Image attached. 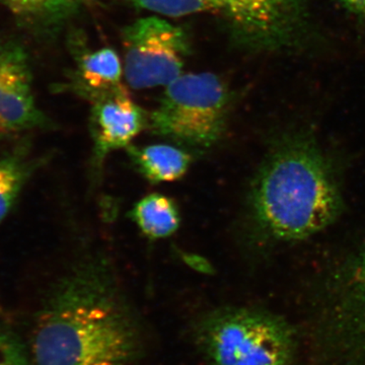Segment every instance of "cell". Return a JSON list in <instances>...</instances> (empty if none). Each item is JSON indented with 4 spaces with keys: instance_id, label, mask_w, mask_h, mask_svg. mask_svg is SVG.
Instances as JSON below:
<instances>
[{
    "instance_id": "obj_1",
    "label": "cell",
    "mask_w": 365,
    "mask_h": 365,
    "mask_svg": "<svg viewBox=\"0 0 365 365\" xmlns=\"http://www.w3.org/2000/svg\"><path fill=\"white\" fill-rule=\"evenodd\" d=\"M26 342L31 365H132L145 349L143 327L102 255L50 285Z\"/></svg>"
},
{
    "instance_id": "obj_2",
    "label": "cell",
    "mask_w": 365,
    "mask_h": 365,
    "mask_svg": "<svg viewBox=\"0 0 365 365\" xmlns=\"http://www.w3.org/2000/svg\"><path fill=\"white\" fill-rule=\"evenodd\" d=\"M342 195L316 144L294 137L278 144L257 173L249 196L252 222L276 242H300L338 220Z\"/></svg>"
},
{
    "instance_id": "obj_3",
    "label": "cell",
    "mask_w": 365,
    "mask_h": 365,
    "mask_svg": "<svg viewBox=\"0 0 365 365\" xmlns=\"http://www.w3.org/2000/svg\"><path fill=\"white\" fill-rule=\"evenodd\" d=\"M195 340L207 365H292L294 333L287 322L259 309L227 307L197 324Z\"/></svg>"
},
{
    "instance_id": "obj_4",
    "label": "cell",
    "mask_w": 365,
    "mask_h": 365,
    "mask_svg": "<svg viewBox=\"0 0 365 365\" xmlns=\"http://www.w3.org/2000/svg\"><path fill=\"white\" fill-rule=\"evenodd\" d=\"M230 96L211 72L182 74L165 86L157 109L148 116L153 133L195 148L220 143L227 129Z\"/></svg>"
},
{
    "instance_id": "obj_5",
    "label": "cell",
    "mask_w": 365,
    "mask_h": 365,
    "mask_svg": "<svg viewBox=\"0 0 365 365\" xmlns=\"http://www.w3.org/2000/svg\"><path fill=\"white\" fill-rule=\"evenodd\" d=\"M123 47L124 76L132 88L167 86L182 76L186 35L168 21L153 16L126 26Z\"/></svg>"
},
{
    "instance_id": "obj_6",
    "label": "cell",
    "mask_w": 365,
    "mask_h": 365,
    "mask_svg": "<svg viewBox=\"0 0 365 365\" xmlns=\"http://www.w3.org/2000/svg\"><path fill=\"white\" fill-rule=\"evenodd\" d=\"M324 326L327 348L340 365H365V244L336 284Z\"/></svg>"
},
{
    "instance_id": "obj_7",
    "label": "cell",
    "mask_w": 365,
    "mask_h": 365,
    "mask_svg": "<svg viewBox=\"0 0 365 365\" xmlns=\"http://www.w3.org/2000/svg\"><path fill=\"white\" fill-rule=\"evenodd\" d=\"M50 121L33 95L28 55L14 42H0V140L34 129H48Z\"/></svg>"
},
{
    "instance_id": "obj_8",
    "label": "cell",
    "mask_w": 365,
    "mask_h": 365,
    "mask_svg": "<svg viewBox=\"0 0 365 365\" xmlns=\"http://www.w3.org/2000/svg\"><path fill=\"white\" fill-rule=\"evenodd\" d=\"M250 40L263 45L287 44L297 37L306 18V0H213Z\"/></svg>"
},
{
    "instance_id": "obj_9",
    "label": "cell",
    "mask_w": 365,
    "mask_h": 365,
    "mask_svg": "<svg viewBox=\"0 0 365 365\" xmlns=\"http://www.w3.org/2000/svg\"><path fill=\"white\" fill-rule=\"evenodd\" d=\"M91 103L93 162L98 167L113 150L128 148L131 141L148 126V117L132 100L123 85L100 96Z\"/></svg>"
},
{
    "instance_id": "obj_10",
    "label": "cell",
    "mask_w": 365,
    "mask_h": 365,
    "mask_svg": "<svg viewBox=\"0 0 365 365\" xmlns=\"http://www.w3.org/2000/svg\"><path fill=\"white\" fill-rule=\"evenodd\" d=\"M123 74L117 52L112 48H101L79 58L71 88L93 101L121 86Z\"/></svg>"
},
{
    "instance_id": "obj_11",
    "label": "cell",
    "mask_w": 365,
    "mask_h": 365,
    "mask_svg": "<svg viewBox=\"0 0 365 365\" xmlns=\"http://www.w3.org/2000/svg\"><path fill=\"white\" fill-rule=\"evenodd\" d=\"M45 160L31 155L30 143H21L0 158V223L9 215L29 180Z\"/></svg>"
},
{
    "instance_id": "obj_12",
    "label": "cell",
    "mask_w": 365,
    "mask_h": 365,
    "mask_svg": "<svg viewBox=\"0 0 365 365\" xmlns=\"http://www.w3.org/2000/svg\"><path fill=\"white\" fill-rule=\"evenodd\" d=\"M127 151L137 170L153 182L181 179L192 162L188 153L168 144H153L143 148L129 145Z\"/></svg>"
},
{
    "instance_id": "obj_13",
    "label": "cell",
    "mask_w": 365,
    "mask_h": 365,
    "mask_svg": "<svg viewBox=\"0 0 365 365\" xmlns=\"http://www.w3.org/2000/svg\"><path fill=\"white\" fill-rule=\"evenodd\" d=\"M130 215L139 230L153 240L170 237L180 225L177 204L162 194L144 197L132 209Z\"/></svg>"
},
{
    "instance_id": "obj_14",
    "label": "cell",
    "mask_w": 365,
    "mask_h": 365,
    "mask_svg": "<svg viewBox=\"0 0 365 365\" xmlns=\"http://www.w3.org/2000/svg\"><path fill=\"white\" fill-rule=\"evenodd\" d=\"M0 4L20 20L41 28L66 20L78 6L74 0H0Z\"/></svg>"
},
{
    "instance_id": "obj_15",
    "label": "cell",
    "mask_w": 365,
    "mask_h": 365,
    "mask_svg": "<svg viewBox=\"0 0 365 365\" xmlns=\"http://www.w3.org/2000/svg\"><path fill=\"white\" fill-rule=\"evenodd\" d=\"M134 6L167 16H184L199 13H218L213 0H130Z\"/></svg>"
},
{
    "instance_id": "obj_16",
    "label": "cell",
    "mask_w": 365,
    "mask_h": 365,
    "mask_svg": "<svg viewBox=\"0 0 365 365\" xmlns=\"http://www.w3.org/2000/svg\"><path fill=\"white\" fill-rule=\"evenodd\" d=\"M0 365H31L26 341L6 319H0Z\"/></svg>"
},
{
    "instance_id": "obj_17",
    "label": "cell",
    "mask_w": 365,
    "mask_h": 365,
    "mask_svg": "<svg viewBox=\"0 0 365 365\" xmlns=\"http://www.w3.org/2000/svg\"><path fill=\"white\" fill-rule=\"evenodd\" d=\"M365 26V0H340Z\"/></svg>"
},
{
    "instance_id": "obj_18",
    "label": "cell",
    "mask_w": 365,
    "mask_h": 365,
    "mask_svg": "<svg viewBox=\"0 0 365 365\" xmlns=\"http://www.w3.org/2000/svg\"><path fill=\"white\" fill-rule=\"evenodd\" d=\"M78 4H90L91 0H74Z\"/></svg>"
},
{
    "instance_id": "obj_19",
    "label": "cell",
    "mask_w": 365,
    "mask_h": 365,
    "mask_svg": "<svg viewBox=\"0 0 365 365\" xmlns=\"http://www.w3.org/2000/svg\"><path fill=\"white\" fill-rule=\"evenodd\" d=\"M0 319H6V317H4V309L1 304H0Z\"/></svg>"
}]
</instances>
